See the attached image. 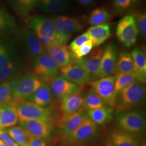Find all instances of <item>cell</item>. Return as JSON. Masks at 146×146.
<instances>
[{"label":"cell","instance_id":"cell-1","mask_svg":"<svg viewBox=\"0 0 146 146\" xmlns=\"http://www.w3.org/2000/svg\"><path fill=\"white\" fill-rule=\"evenodd\" d=\"M146 96L145 84L139 81L129 84L119 92L115 99V108L123 111L141 104Z\"/></svg>","mask_w":146,"mask_h":146},{"label":"cell","instance_id":"cell-2","mask_svg":"<svg viewBox=\"0 0 146 146\" xmlns=\"http://www.w3.org/2000/svg\"><path fill=\"white\" fill-rule=\"evenodd\" d=\"M56 33V43L66 44L73 34L81 31L85 26L84 17L58 16L53 18Z\"/></svg>","mask_w":146,"mask_h":146},{"label":"cell","instance_id":"cell-3","mask_svg":"<svg viewBox=\"0 0 146 146\" xmlns=\"http://www.w3.org/2000/svg\"><path fill=\"white\" fill-rule=\"evenodd\" d=\"M28 26L36 34L44 48L56 43L53 17L43 15L29 17Z\"/></svg>","mask_w":146,"mask_h":146},{"label":"cell","instance_id":"cell-4","mask_svg":"<svg viewBox=\"0 0 146 146\" xmlns=\"http://www.w3.org/2000/svg\"><path fill=\"white\" fill-rule=\"evenodd\" d=\"M42 82L35 74H28L13 83L11 101L16 105L27 99L41 85Z\"/></svg>","mask_w":146,"mask_h":146},{"label":"cell","instance_id":"cell-5","mask_svg":"<svg viewBox=\"0 0 146 146\" xmlns=\"http://www.w3.org/2000/svg\"><path fill=\"white\" fill-rule=\"evenodd\" d=\"M58 65L45 52L34 58L33 70L34 74L42 82L49 84L54 78L58 76Z\"/></svg>","mask_w":146,"mask_h":146},{"label":"cell","instance_id":"cell-6","mask_svg":"<svg viewBox=\"0 0 146 146\" xmlns=\"http://www.w3.org/2000/svg\"><path fill=\"white\" fill-rule=\"evenodd\" d=\"M16 110L20 121L40 120L50 123L52 120V113L49 108L42 107L27 100L17 104Z\"/></svg>","mask_w":146,"mask_h":146},{"label":"cell","instance_id":"cell-7","mask_svg":"<svg viewBox=\"0 0 146 146\" xmlns=\"http://www.w3.org/2000/svg\"><path fill=\"white\" fill-rule=\"evenodd\" d=\"M116 35L126 48H130L135 44L139 32L133 14H127L120 20L116 26Z\"/></svg>","mask_w":146,"mask_h":146},{"label":"cell","instance_id":"cell-8","mask_svg":"<svg viewBox=\"0 0 146 146\" xmlns=\"http://www.w3.org/2000/svg\"><path fill=\"white\" fill-rule=\"evenodd\" d=\"M116 123L121 130L131 134L141 133L146 127L145 117L138 111H121L117 116Z\"/></svg>","mask_w":146,"mask_h":146},{"label":"cell","instance_id":"cell-9","mask_svg":"<svg viewBox=\"0 0 146 146\" xmlns=\"http://www.w3.org/2000/svg\"><path fill=\"white\" fill-rule=\"evenodd\" d=\"M116 76H108L90 81L92 90L103 100L106 106L113 108L115 107L116 95L115 92Z\"/></svg>","mask_w":146,"mask_h":146},{"label":"cell","instance_id":"cell-10","mask_svg":"<svg viewBox=\"0 0 146 146\" xmlns=\"http://www.w3.org/2000/svg\"><path fill=\"white\" fill-rule=\"evenodd\" d=\"M102 54L103 50L97 47L83 58L75 60V63L90 76L91 81L99 78Z\"/></svg>","mask_w":146,"mask_h":146},{"label":"cell","instance_id":"cell-11","mask_svg":"<svg viewBox=\"0 0 146 146\" xmlns=\"http://www.w3.org/2000/svg\"><path fill=\"white\" fill-rule=\"evenodd\" d=\"M14 56L5 39L0 36V80L10 78L16 68Z\"/></svg>","mask_w":146,"mask_h":146},{"label":"cell","instance_id":"cell-12","mask_svg":"<svg viewBox=\"0 0 146 146\" xmlns=\"http://www.w3.org/2000/svg\"><path fill=\"white\" fill-rule=\"evenodd\" d=\"M18 36L21 38L27 52L29 56L36 58L44 52V47L40 41L28 25L20 27Z\"/></svg>","mask_w":146,"mask_h":146},{"label":"cell","instance_id":"cell-13","mask_svg":"<svg viewBox=\"0 0 146 146\" xmlns=\"http://www.w3.org/2000/svg\"><path fill=\"white\" fill-rule=\"evenodd\" d=\"M118 56V48L115 44L111 43L106 46L103 51L101 58L99 78L110 76L114 74Z\"/></svg>","mask_w":146,"mask_h":146},{"label":"cell","instance_id":"cell-14","mask_svg":"<svg viewBox=\"0 0 146 146\" xmlns=\"http://www.w3.org/2000/svg\"><path fill=\"white\" fill-rule=\"evenodd\" d=\"M88 117L84 110L78 111L72 114L63 116L58 120V127L62 135L67 138Z\"/></svg>","mask_w":146,"mask_h":146},{"label":"cell","instance_id":"cell-15","mask_svg":"<svg viewBox=\"0 0 146 146\" xmlns=\"http://www.w3.org/2000/svg\"><path fill=\"white\" fill-rule=\"evenodd\" d=\"M60 72L64 78L80 87L85 86L91 81L90 76L75 63V60L60 68Z\"/></svg>","mask_w":146,"mask_h":146},{"label":"cell","instance_id":"cell-16","mask_svg":"<svg viewBox=\"0 0 146 146\" xmlns=\"http://www.w3.org/2000/svg\"><path fill=\"white\" fill-rule=\"evenodd\" d=\"M48 84L53 96L58 100L74 92L81 91L80 86L68 81L62 75L54 78Z\"/></svg>","mask_w":146,"mask_h":146},{"label":"cell","instance_id":"cell-17","mask_svg":"<svg viewBox=\"0 0 146 146\" xmlns=\"http://www.w3.org/2000/svg\"><path fill=\"white\" fill-rule=\"evenodd\" d=\"M20 125L31 137L46 139L49 137L52 131L50 123L40 120L20 121Z\"/></svg>","mask_w":146,"mask_h":146},{"label":"cell","instance_id":"cell-18","mask_svg":"<svg viewBox=\"0 0 146 146\" xmlns=\"http://www.w3.org/2000/svg\"><path fill=\"white\" fill-rule=\"evenodd\" d=\"M46 49L47 54L54 60L59 68L68 65L75 60L73 52L69 50L66 44L54 43Z\"/></svg>","mask_w":146,"mask_h":146},{"label":"cell","instance_id":"cell-19","mask_svg":"<svg viewBox=\"0 0 146 146\" xmlns=\"http://www.w3.org/2000/svg\"><path fill=\"white\" fill-rule=\"evenodd\" d=\"M96 133L97 125L87 117L67 138L72 143H82L91 139Z\"/></svg>","mask_w":146,"mask_h":146},{"label":"cell","instance_id":"cell-20","mask_svg":"<svg viewBox=\"0 0 146 146\" xmlns=\"http://www.w3.org/2000/svg\"><path fill=\"white\" fill-rule=\"evenodd\" d=\"M83 104V95L81 91L74 92L60 100L59 110L61 115L72 114L81 110Z\"/></svg>","mask_w":146,"mask_h":146},{"label":"cell","instance_id":"cell-21","mask_svg":"<svg viewBox=\"0 0 146 146\" xmlns=\"http://www.w3.org/2000/svg\"><path fill=\"white\" fill-rule=\"evenodd\" d=\"M137 80L145 84L146 81V55L143 48L136 47L131 54Z\"/></svg>","mask_w":146,"mask_h":146},{"label":"cell","instance_id":"cell-22","mask_svg":"<svg viewBox=\"0 0 146 146\" xmlns=\"http://www.w3.org/2000/svg\"><path fill=\"white\" fill-rule=\"evenodd\" d=\"M53 97L49 84L42 82V85L27 100L38 106L48 108L52 105Z\"/></svg>","mask_w":146,"mask_h":146},{"label":"cell","instance_id":"cell-23","mask_svg":"<svg viewBox=\"0 0 146 146\" xmlns=\"http://www.w3.org/2000/svg\"><path fill=\"white\" fill-rule=\"evenodd\" d=\"M20 28L13 16L0 4V34L18 35Z\"/></svg>","mask_w":146,"mask_h":146},{"label":"cell","instance_id":"cell-24","mask_svg":"<svg viewBox=\"0 0 146 146\" xmlns=\"http://www.w3.org/2000/svg\"><path fill=\"white\" fill-rule=\"evenodd\" d=\"M18 120L16 106L11 101L0 106V129L15 125Z\"/></svg>","mask_w":146,"mask_h":146},{"label":"cell","instance_id":"cell-25","mask_svg":"<svg viewBox=\"0 0 146 146\" xmlns=\"http://www.w3.org/2000/svg\"><path fill=\"white\" fill-rule=\"evenodd\" d=\"M86 32L94 47H98L110 38L111 28L108 23H104L91 27Z\"/></svg>","mask_w":146,"mask_h":146},{"label":"cell","instance_id":"cell-26","mask_svg":"<svg viewBox=\"0 0 146 146\" xmlns=\"http://www.w3.org/2000/svg\"><path fill=\"white\" fill-rule=\"evenodd\" d=\"M70 0H39L37 5L41 11L49 14L56 15L66 11Z\"/></svg>","mask_w":146,"mask_h":146},{"label":"cell","instance_id":"cell-27","mask_svg":"<svg viewBox=\"0 0 146 146\" xmlns=\"http://www.w3.org/2000/svg\"><path fill=\"white\" fill-rule=\"evenodd\" d=\"M38 0H11V5L16 16L21 20L28 19Z\"/></svg>","mask_w":146,"mask_h":146},{"label":"cell","instance_id":"cell-28","mask_svg":"<svg viewBox=\"0 0 146 146\" xmlns=\"http://www.w3.org/2000/svg\"><path fill=\"white\" fill-rule=\"evenodd\" d=\"M110 142L112 146H139L134 136L121 129L111 133Z\"/></svg>","mask_w":146,"mask_h":146},{"label":"cell","instance_id":"cell-29","mask_svg":"<svg viewBox=\"0 0 146 146\" xmlns=\"http://www.w3.org/2000/svg\"><path fill=\"white\" fill-rule=\"evenodd\" d=\"M87 116L96 125H104L113 118V108L107 106L88 111Z\"/></svg>","mask_w":146,"mask_h":146},{"label":"cell","instance_id":"cell-30","mask_svg":"<svg viewBox=\"0 0 146 146\" xmlns=\"http://www.w3.org/2000/svg\"><path fill=\"white\" fill-rule=\"evenodd\" d=\"M123 73H133L135 74L134 63L131 54L126 52L120 53L115 65V75Z\"/></svg>","mask_w":146,"mask_h":146},{"label":"cell","instance_id":"cell-31","mask_svg":"<svg viewBox=\"0 0 146 146\" xmlns=\"http://www.w3.org/2000/svg\"><path fill=\"white\" fill-rule=\"evenodd\" d=\"M104 106L106 104L103 100L92 89L84 96H83V104L81 109L84 112L99 108Z\"/></svg>","mask_w":146,"mask_h":146},{"label":"cell","instance_id":"cell-32","mask_svg":"<svg viewBox=\"0 0 146 146\" xmlns=\"http://www.w3.org/2000/svg\"><path fill=\"white\" fill-rule=\"evenodd\" d=\"M112 16L106 8H98L91 11L88 19V22L92 27L98 26L104 23L111 19Z\"/></svg>","mask_w":146,"mask_h":146},{"label":"cell","instance_id":"cell-33","mask_svg":"<svg viewBox=\"0 0 146 146\" xmlns=\"http://www.w3.org/2000/svg\"><path fill=\"white\" fill-rule=\"evenodd\" d=\"M6 131L19 146H27L30 136L21 126L11 127Z\"/></svg>","mask_w":146,"mask_h":146},{"label":"cell","instance_id":"cell-34","mask_svg":"<svg viewBox=\"0 0 146 146\" xmlns=\"http://www.w3.org/2000/svg\"><path fill=\"white\" fill-rule=\"evenodd\" d=\"M115 76V92L116 95L125 87L137 80L135 74L133 73H123Z\"/></svg>","mask_w":146,"mask_h":146},{"label":"cell","instance_id":"cell-35","mask_svg":"<svg viewBox=\"0 0 146 146\" xmlns=\"http://www.w3.org/2000/svg\"><path fill=\"white\" fill-rule=\"evenodd\" d=\"M140 0H114L113 9L117 14H123L135 7Z\"/></svg>","mask_w":146,"mask_h":146},{"label":"cell","instance_id":"cell-36","mask_svg":"<svg viewBox=\"0 0 146 146\" xmlns=\"http://www.w3.org/2000/svg\"><path fill=\"white\" fill-rule=\"evenodd\" d=\"M135 19L139 35L141 39L145 40L146 37V13L144 11H137L133 14Z\"/></svg>","mask_w":146,"mask_h":146},{"label":"cell","instance_id":"cell-37","mask_svg":"<svg viewBox=\"0 0 146 146\" xmlns=\"http://www.w3.org/2000/svg\"><path fill=\"white\" fill-rule=\"evenodd\" d=\"M13 83L9 82L0 84V106L11 102L12 98Z\"/></svg>","mask_w":146,"mask_h":146},{"label":"cell","instance_id":"cell-38","mask_svg":"<svg viewBox=\"0 0 146 146\" xmlns=\"http://www.w3.org/2000/svg\"><path fill=\"white\" fill-rule=\"evenodd\" d=\"M93 44L90 40L85 42L84 44H82L77 50L73 52V56L75 60L81 58L88 55L93 50Z\"/></svg>","mask_w":146,"mask_h":146},{"label":"cell","instance_id":"cell-39","mask_svg":"<svg viewBox=\"0 0 146 146\" xmlns=\"http://www.w3.org/2000/svg\"><path fill=\"white\" fill-rule=\"evenodd\" d=\"M90 40L88 35L87 32L80 35L74 39L72 42L70 43L68 48L72 52H74L76 50H77L79 47L84 44L85 42Z\"/></svg>","mask_w":146,"mask_h":146},{"label":"cell","instance_id":"cell-40","mask_svg":"<svg viewBox=\"0 0 146 146\" xmlns=\"http://www.w3.org/2000/svg\"><path fill=\"white\" fill-rule=\"evenodd\" d=\"M0 139L7 146H20L11 139L7 131L3 129H0Z\"/></svg>","mask_w":146,"mask_h":146},{"label":"cell","instance_id":"cell-41","mask_svg":"<svg viewBox=\"0 0 146 146\" xmlns=\"http://www.w3.org/2000/svg\"><path fill=\"white\" fill-rule=\"evenodd\" d=\"M27 146H48L44 139L29 136Z\"/></svg>","mask_w":146,"mask_h":146},{"label":"cell","instance_id":"cell-42","mask_svg":"<svg viewBox=\"0 0 146 146\" xmlns=\"http://www.w3.org/2000/svg\"><path fill=\"white\" fill-rule=\"evenodd\" d=\"M78 3L84 6H90L94 3V0H76Z\"/></svg>","mask_w":146,"mask_h":146},{"label":"cell","instance_id":"cell-43","mask_svg":"<svg viewBox=\"0 0 146 146\" xmlns=\"http://www.w3.org/2000/svg\"><path fill=\"white\" fill-rule=\"evenodd\" d=\"M0 146H7L5 143L3 142V141H2L1 139H0Z\"/></svg>","mask_w":146,"mask_h":146},{"label":"cell","instance_id":"cell-44","mask_svg":"<svg viewBox=\"0 0 146 146\" xmlns=\"http://www.w3.org/2000/svg\"><path fill=\"white\" fill-rule=\"evenodd\" d=\"M106 146H111V143H110V142H109V143H107V145H106Z\"/></svg>","mask_w":146,"mask_h":146},{"label":"cell","instance_id":"cell-45","mask_svg":"<svg viewBox=\"0 0 146 146\" xmlns=\"http://www.w3.org/2000/svg\"><path fill=\"white\" fill-rule=\"evenodd\" d=\"M146 146V143H143V144H142V145H141V146Z\"/></svg>","mask_w":146,"mask_h":146},{"label":"cell","instance_id":"cell-46","mask_svg":"<svg viewBox=\"0 0 146 146\" xmlns=\"http://www.w3.org/2000/svg\"><path fill=\"white\" fill-rule=\"evenodd\" d=\"M38 1H39V0H38Z\"/></svg>","mask_w":146,"mask_h":146}]
</instances>
